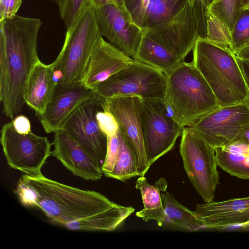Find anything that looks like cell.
Listing matches in <instances>:
<instances>
[{"instance_id":"obj_1","label":"cell","mask_w":249,"mask_h":249,"mask_svg":"<svg viewBox=\"0 0 249 249\" xmlns=\"http://www.w3.org/2000/svg\"><path fill=\"white\" fill-rule=\"evenodd\" d=\"M42 22L16 15L0 21V101L3 114L13 119L24 105L28 78L40 60L37 37Z\"/></svg>"},{"instance_id":"obj_2","label":"cell","mask_w":249,"mask_h":249,"mask_svg":"<svg viewBox=\"0 0 249 249\" xmlns=\"http://www.w3.org/2000/svg\"><path fill=\"white\" fill-rule=\"evenodd\" d=\"M15 192L23 205L36 208L66 228L72 224L124 206L94 191L70 186L44 176L23 174Z\"/></svg>"},{"instance_id":"obj_3","label":"cell","mask_w":249,"mask_h":249,"mask_svg":"<svg viewBox=\"0 0 249 249\" xmlns=\"http://www.w3.org/2000/svg\"><path fill=\"white\" fill-rule=\"evenodd\" d=\"M192 63L214 94L220 107L247 103L249 91L235 54L229 48L198 36Z\"/></svg>"},{"instance_id":"obj_4","label":"cell","mask_w":249,"mask_h":249,"mask_svg":"<svg viewBox=\"0 0 249 249\" xmlns=\"http://www.w3.org/2000/svg\"><path fill=\"white\" fill-rule=\"evenodd\" d=\"M102 37L93 6L89 2L75 23L67 29L62 49L52 63L57 85L70 87L80 84Z\"/></svg>"},{"instance_id":"obj_5","label":"cell","mask_w":249,"mask_h":249,"mask_svg":"<svg viewBox=\"0 0 249 249\" xmlns=\"http://www.w3.org/2000/svg\"><path fill=\"white\" fill-rule=\"evenodd\" d=\"M167 79L164 99L176 110L183 127L220 107L207 82L192 62H181Z\"/></svg>"},{"instance_id":"obj_6","label":"cell","mask_w":249,"mask_h":249,"mask_svg":"<svg viewBox=\"0 0 249 249\" xmlns=\"http://www.w3.org/2000/svg\"><path fill=\"white\" fill-rule=\"evenodd\" d=\"M167 76L160 70L135 60L129 66L99 84L94 97L104 101L113 96L138 95L143 100L163 99Z\"/></svg>"},{"instance_id":"obj_7","label":"cell","mask_w":249,"mask_h":249,"mask_svg":"<svg viewBox=\"0 0 249 249\" xmlns=\"http://www.w3.org/2000/svg\"><path fill=\"white\" fill-rule=\"evenodd\" d=\"M179 152L193 186L205 202L213 201L219 180L214 148L186 126L182 129Z\"/></svg>"},{"instance_id":"obj_8","label":"cell","mask_w":249,"mask_h":249,"mask_svg":"<svg viewBox=\"0 0 249 249\" xmlns=\"http://www.w3.org/2000/svg\"><path fill=\"white\" fill-rule=\"evenodd\" d=\"M0 134L3 152L11 168L29 175L41 173V168L51 156L53 143L46 137L32 131L27 134L18 132L12 120L2 125Z\"/></svg>"},{"instance_id":"obj_9","label":"cell","mask_w":249,"mask_h":249,"mask_svg":"<svg viewBox=\"0 0 249 249\" xmlns=\"http://www.w3.org/2000/svg\"><path fill=\"white\" fill-rule=\"evenodd\" d=\"M143 33L159 42L182 62L200 36L196 10L189 1L176 16L147 29Z\"/></svg>"},{"instance_id":"obj_10","label":"cell","mask_w":249,"mask_h":249,"mask_svg":"<svg viewBox=\"0 0 249 249\" xmlns=\"http://www.w3.org/2000/svg\"><path fill=\"white\" fill-rule=\"evenodd\" d=\"M103 102L94 96L84 102L69 116L63 128L102 168L107 154V138L99 128L96 115L103 109Z\"/></svg>"},{"instance_id":"obj_11","label":"cell","mask_w":249,"mask_h":249,"mask_svg":"<svg viewBox=\"0 0 249 249\" xmlns=\"http://www.w3.org/2000/svg\"><path fill=\"white\" fill-rule=\"evenodd\" d=\"M249 121V108L244 103L219 107L189 126L215 148L235 141Z\"/></svg>"},{"instance_id":"obj_12","label":"cell","mask_w":249,"mask_h":249,"mask_svg":"<svg viewBox=\"0 0 249 249\" xmlns=\"http://www.w3.org/2000/svg\"><path fill=\"white\" fill-rule=\"evenodd\" d=\"M143 105L144 100L138 95L111 97L102 105L114 116L119 129L136 154L139 176H144L151 166L145 152L142 127Z\"/></svg>"},{"instance_id":"obj_13","label":"cell","mask_w":249,"mask_h":249,"mask_svg":"<svg viewBox=\"0 0 249 249\" xmlns=\"http://www.w3.org/2000/svg\"><path fill=\"white\" fill-rule=\"evenodd\" d=\"M141 121L145 152L151 165L174 147L183 127L168 119L160 99L144 100Z\"/></svg>"},{"instance_id":"obj_14","label":"cell","mask_w":249,"mask_h":249,"mask_svg":"<svg viewBox=\"0 0 249 249\" xmlns=\"http://www.w3.org/2000/svg\"><path fill=\"white\" fill-rule=\"evenodd\" d=\"M93 6L102 36L134 59L142 39V29L129 14L114 4Z\"/></svg>"},{"instance_id":"obj_15","label":"cell","mask_w":249,"mask_h":249,"mask_svg":"<svg viewBox=\"0 0 249 249\" xmlns=\"http://www.w3.org/2000/svg\"><path fill=\"white\" fill-rule=\"evenodd\" d=\"M195 212L204 229L222 231L238 227L249 231V196L198 204Z\"/></svg>"},{"instance_id":"obj_16","label":"cell","mask_w":249,"mask_h":249,"mask_svg":"<svg viewBox=\"0 0 249 249\" xmlns=\"http://www.w3.org/2000/svg\"><path fill=\"white\" fill-rule=\"evenodd\" d=\"M93 96L92 91L81 83L70 87L57 85L44 113L37 116L44 131L54 133L63 130L73 111Z\"/></svg>"},{"instance_id":"obj_17","label":"cell","mask_w":249,"mask_h":249,"mask_svg":"<svg viewBox=\"0 0 249 249\" xmlns=\"http://www.w3.org/2000/svg\"><path fill=\"white\" fill-rule=\"evenodd\" d=\"M134 61L133 58L102 37L90 56L80 83L92 90Z\"/></svg>"},{"instance_id":"obj_18","label":"cell","mask_w":249,"mask_h":249,"mask_svg":"<svg viewBox=\"0 0 249 249\" xmlns=\"http://www.w3.org/2000/svg\"><path fill=\"white\" fill-rule=\"evenodd\" d=\"M51 156L59 160L74 176L87 180L100 179L102 167L64 130L54 133Z\"/></svg>"},{"instance_id":"obj_19","label":"cell","mask_w":249,"mask_h":249,"mask_svg":"<svg viewBox=\"0 0 249 249\" xmlns=\"http://www.w3.org/2000/svg\"><path fill=\"white\" fill-rule=\"evenodd\" d=\"M53 63L47 65L39 60L34 68L26 83L25 103L36 116L43 114L57 86Z\"/></svg>"},{"instance_id":"obj_20","label":"cell","mask_w":249,"mask_h":249,"mask_svg":"<svg viewBox=\"0 0 249 249\" xmlns=\"http://www.w3.org/2000/svg\"><path fill=\"white\" fill-rule=\"evenodd\" d=\"M217 165L237 178L249 179V145L238 141L214 148Z\"/></svg>"},{"instance_id":"obj_21","label":"cell","mask_w":249,"mask_h":249,"mask_svg":"<svg viewBox=\"0 0 249 249\" xmlns=\"http://www.w3.org/2000/svg\"><path fill=\"white\" fill-rule=\"evenodd\" d=\"M134 59L160 70L166 76L181 62L164 46L143 33Z\"/></svg>"},{"instance_id":"obj_22","label":"cell","mask_w":249,"mask_h":249,"mask_svg":"<svg viewBox=\"0 0 249 249\" xmlns=\"http://www.w3.org/2000/svg\"><path fill=\"white\" fill-rule=\"evenodd\" d=\"M135 187L140 190L144 208L136 213L137 216L147 222L155 220L161 226L166 219L160 190L148 183L146 178L140 176L136 181Z\"/></svg>"},{"instance_id":"obj_23","label":"cell","mask_w":249,"mask_h":249,"mask_svg":"<svg viewBox=\"0 0 249 249\" xmlns=\"http://www.w3.org/2000/svg\"><path fill=\"white\" fill-rule=\"evenodd\" d=\"M160 193L166 219L172 224L190 231L204 229L203 222L195 211H191L165 191Z\"/></svg>"},{"instance_id":"obj_24","label":"cell","mask_w":249,"mask_h":249,"mask_svg":"<svg viewBox=\"0 0 249 249\" xmlns=\"http://www.w3.org/2000/svg\"><path fill=\"white\" fill-rule=\"evenodd\" d=\"M117 133L120 140L119 153L114 168L107 177L125 181L139 176L138 159L131 144L119 128Z\"/></svg>"},{"instance_id":"obj_25","label":"cell","mask_w":249,"mask_h":249,"mask_svg":"<svg viewBox=\"0 0 249 249\" xmlns=\"http://www.w3.org/2000/svg\"><path fill=\"white\" fill-rule=\"evenodd\" d=\"M190 0H149L142 29H147L170 19Z\"/></svg>"},{"instance_id":"obj_26","label":"cell","mask_w":249,"mask_h":249,"mask_svg":"<svg viewBox=\"0 0 249 249\" xmlns=\"http://www.w3.org/2000/svg\"><path fill=\"white\" fill-rule=\"evenodd\" d=\"M249 45V6L240 10L231 32L230 49L236 54Z\"/></svg>"},{"instance_id":"obj_27","label":"cell","mask_w":249,"mask_h":249,"mask_svg":"<svg viewBox=\"0 0 249 249\" xmlns=\"http://www.w3.org/2000/svg\"><path fill=\"white\" fill-rule=\"evenodd\" d=\"M241 9L240 0H215L207 10L219 18L231 32Z\"/></svg>"},{"instance_id":"obj_28","label":"cell","mask_w":249,"mask_h":249,"mask_svg":"<svg viewBox=\"0 0 249 249\" xmlns=\"http://www.w3.org/2000/svg\"><path fill=\"white\" fill-rule=\"evenodd\" d=\"M206 38L212 42L230 49L231 32L217 17L206 10Z\"/></svg>"},{"instance_id":"obj_29","label":"cell","mask_w":249,"mask_h":249,"mask_svg":"<svg viewBox=\"0 0 249 249\" xmlns=\"http://www.w3.org/2000/svg\"><path fill=\"white\" fill-rule=\"evenodd\" d=\"M89 0H55L67 29L77 20L89 3Z\"/></svg>"},{"instance_id":"obj_30","label":"cell","mask_w":249,"mask_h":249,"mask_svg":"<svg viewBox=\"0 0 249 249\" xmlns=\"http://www.w3.org/2000/svg\"><path fill=\"white\" fill-rule=\"evenodd\" d=\"M106 159L103 166V174L106 177L112 171L115 164L120 146V140L117 133L108 136Z\"/></svg>"},{"instance_id":"obj_31","label":"cell","mask_w":249,"mask_h":249,"mask_svg":"<svg viewBox=\"0 0 249 249\" xmlns=\"http://www.w3.org/2000/svg\"><path fill=\"white\" fill-rule=\"evenodd\" d=\"M97 121L101 131L107 137L116 134L119 128L116 120L106 108L99 110L96 115Z\"/></svg>"},{"instance_id":"obj_32","label":"cell","mask_w":249,"mask_h":249,"mask_svg":"<svg viewBox=\"0 0 249 249\" xmlns=\"http://www.w3.org/2000/svg\"><path fill=\"white\" fill-rule=\"evenodd\" d=\"M149 0H124L125 7L134 21L141 28L144 23Z\"/></svg>"},{"instance_id":"obj_33","label":"cell","mask_w":249,"mask_h":249,"mask_svg":"<svg viewBox=\"0 0 249 249\" xmlns=\"http://www.w3.org/2000/svg\"><path fill=\"white\" fill-rule=\"evenodd\" d=\"M22 2V0H0V21L15 17Z\"/></svg>"},{"instance_id":"obj_34","label":"cell","mask_w":249,"mask_h":249,"mask_svg":"<svg viewBox=\"0 0 249 249\" xmlns=\"http://www.w3.org/2000/svg\"><path fill=\"white\" fill-rule=\"evenodd\" d=\"M160 103L163 113L168 119L183 127L181 119L172 105L164 99H160Z\"/></svg>"},{"instance_id":"obj_35","label":"cell","mask_w":249,"mask_h":249,"mask_svg":"<svg viewBox=\"0 0 249 249\" xmlns=\"http://www.w3.org/2000/svg\"><path fill=\"white\" fill-rule=\"evenodd\" d=\"M12 121L14 128L18 132L27 134L32 131L30 121L25 116L18 115L12 119Z\"/></svg>"},{"instance_id":"obj_36","label":"cell","mask_w":249,"mask_h":249,"mask_svg":"<svg viewBox=\"0 0 249 249\" xmlns=\"http://www.w3.org/2000/svg\"><path fill=\"white\" fill-rule=\"evenodd\" d=\"M236 59L249 91V60L240 58L237 56Z\"/></svg>"},{"instance_id":"obj_37","label":"cell","mask_w":249,"mask_h":249,"mask_svg":"<svg viewBox=\"0 0 249 249\" xmlns=\"http://www.w3.org/2000/svg\"><path fill=\"white\" fill-rule=\"evenodd\" d=\"M89 2L94 6L109 3L114 4L125 12L129 14L125 7L124 0H89Z\"/></svg>"},{"instance_id":"obj_38","label":"cell","mask_w":249,"mask_h":249,"mask_svg":"<svg viewBox=\"0 0 249 249\" xmlns=\"http://www.w3.org/2000/svg\"><path fill=\"white\" fill-rule=\"evenodd\" d=\"M236 141L242 142L249 145V121L244 126Z\"/></svg>"},{"instance_id":"obj_39","label":"cell","mask_w":249,"mask_h":249,"mask_svg":"<svg viewBox=\"0 0 249 249\" xmlns=\"http://www.w3.org/2000/svg\"><path fill=\"white\" fill-rule=\"evenodd\" d=\"M235 55L238 58L249 60V45L240 50Z\"/></svg>"},{"instance_id":"obj_40","label":"cell","mask_w":249,"mask_h":249,"mask_svg":"<svg viewBox=\"0 0 249 249\" xmlns=\"http://www.w3.org/2000/svg\"><path fill=\"white\" fill-rule=\"evenodd\" d=\"M241 9L249 6V0H240Z\"/></svg>"},{"instance_id":"obj_41","label":"cell","mask_w":249,"mask_h":249,"mask_svg":"<svg viewBox=\"0 0 249 249\" xmlns=\"http://www.w3.org/2000/svg\"><path fill=\"white\" fill-rule=\"evenodd\" d=\"M214 1V0H203V3L206 8L207 9L211 4Z\"/></svg>"},{"instance_id":"obj_42","label":"cell","mask_w":249,"mask_h":249,"mask_svg":"<svg viewBox=\"0 0 249 249\" xmlns=\"http://www.w3.org/2000/svg\"><path fill=\"white\" fill-rule=\"evenodd\" d=\"M246 103H247V106H248V107L249 108V101H248Z\"/></svg>"},{"instance_id":"obj_43","label":"cell","mask_w":249,"mask_h":249,"mask_svg":"<svg viewBox=\"0 0 249 249\" xmlns=\"http://www.w3.org/2000/svg\"><path fill=\"white\" fill-rule=\"evenodd\" d=\"M52 0L55 1V0Z\"/></svg>"},{"instance_id":"obj_44","label":"cell","mask_w":249,"mask_h":249,"mask_svg":"<svg viewBox=\"0 0 249 249\" xmlns=\"http://www.w3.org/2000/svg\"></svg>"}]
</instances>
